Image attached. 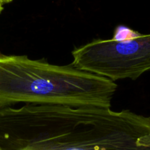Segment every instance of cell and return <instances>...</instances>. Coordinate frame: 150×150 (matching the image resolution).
Instances as JSON below:
<instances>
[{"label":"cell","mask_w":150,"mask_h":150,"mask_svg":"<svg viewBox=\"0 0 150 150\" xmlns=\"http://www.w3.org/2000/svg\"><path fill=\"white\" fill-rule=\"evenodd\" d=\"M113 81L69 65L25 55L0 54V105H35L110 108Z\"/></svg>","instance_id":"7a4b0ae2"},{"label":"cell","mask_w":150,"mask_h":150,"mask_svg":"<svg viewBox=\"0 0 150 150\" xmlns=\"http://www.w3.org/2000/svg\"><path fill=\"white\" fill-rule=\"evenodd\" d=\"M3 9H4V7H3V4H1V1H0V13H1V12H2Z\"/></svg>","instance_id":"8992f818"},{"label":"cell","mask_w":150,"mask_h":150,"mask_svg":"<svg viewBox=\"0 0 150 150\" xmlns=\"http://www.w3.org/2000/svg\"><path fill=\"white\" fill-rule=\"evenodd\" d=\"M141 35V33L128 27V26L119 25V26H116L115 29L113 38L111 39L115 41H126L135 39Z\"/></svg>","instance_id":"277c9868"},{"label":"cell","mask_w":150,"mask_h":150,"mask_svg":"<svg viewBox=\"0 0 150 150\" xmlns=\"http://www.w3.org/2000/svg\"><path fill=\"white\" fill-rule=\"evenodd\" d=\"M71 64L113 81L136 80L150 70V34L126 41L95 39L75 48Z\"/></svg>","instance_id":"3957f363"},{"label":"cell","mask_w":150,"mask_h":150,"mask_svg":"<svg viewBox=\"0 0 150 150\" xmlns=\"http://www.w3.org/2000/svg\"><path fill=\"white\" fill-rule=\"evenodd\" d=\"M3 150H150V117L94 106L0 105Z\"/></svg>","instance_id":"6da1fadb"},{"label":"cell","mask_w":150,"mask_h":150,"mask_svg":"<svg viewBox=\"0 0 150 150\" xmlns=\"http://www.w3.org/2000/svg\"><path fill=\"white\" fill-rule=\"evenodd\" d=\"M0 150H3V149H2V148H1V146H0Z\"/></svg>","instance_id":"52a82bcc"},{"label":"cell","mask_w":150,"mask_h":150,"mask_svg":"<svg viewBox=\"0 0 150 150\" xmlns=\"http://www.w3.org/2000/svg\"><path fill=\"white\" fill-rule=\"evenodd\" d=\"M12 1H13V0H0V1H1V3L3 5L5 4H8V3L11 2Z\"/></svg>","instance_id":"5b68a950"}]
</instances>
